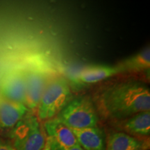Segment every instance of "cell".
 <instances>
[{
    "label": "cell",
    "mask_w": 150,
    "mask_h": 150,
    "mask_svg": "<svg viewBox=\"0 0 150 150\" xmlns=\"http://www.w3.org/2000/svg\"><path fill=\"white\" fill-rule=\"evenodd\" d=\"M0 150H17L11 144L4 141L0 138Z\"/></svg>",
    "instance_id": "obj_15"
},
{
    "label": "cell",
    "mask_w": 150,
    "mask_h": 150,
    "mask_svg": "<svg viewBox=\"0 0 150 150\" xmlns=\"http://www.w3.org/2000/svg\"><path fill=\"white\" fill-rule=\"evenodd\" d=\"M78 144L84 150H105L106 140L104 131L99 127L71 129Z\"/></svg>",
    "instance_id": "obj_9"
},
{
    "label": "cell",
    "mask_w": 150,
    "mask_h": 150,
    "mask_svg": "<svg viewBox=\"0 0 150 150\" xmlns=\"http://www.w3.org/2000/svg\"><path fill=\"white\" fill-rule=\"evenodd\" d=\"M96 102L99 112L105 117L122 120L150 110L149 88L137 81L112 84L99 92Z\"/></svg>",
    "instance_id": "obj_1"
},
{
    "label": "cell",
    "mask_w": 150,
    "mask_h": 150,
    "mask_svg": "<svg viewBox=\"0 0 150 150\" xmlns=\"http://www.w3.org/2000/svg\"><path fill=\"white\" fill-rule=\"evenodd\" d=\"M72 99L67 80L61 76L51 79L38 106V118L40 121H46L56 117Z\"/></svg>",
    "instance_id": "obj_3"
},
{
    "label": "cell",
    "mask_w": 150,
    "mask_h": 150,
    "mask_svg": "<svg viewBox=\"0 0 150 150\" xmlns=\"http://www.w3.org/2000/svg\"><path fill=\"white\" fill-rule=\"evenodd\" d=\"M42 150H51V149H50V146H49L47 142L46 143V145H45V147H44V149H42Z\"/></svg>",
    "instance_id": "obj_16"
},
{
    "label": "cell",
    "mask_w": 150,
    "mask_h": 150,
    "mask_svg": "<svg viewBox=\"0 0 150 150\" xmlns=\"http://www.w3.org/2000/svg\"><path fill=\"white\" fill-rule=\"evenodd\" d=\"M10 139L11 145L17 150H42L47 143L40 120L30 110L11 129Z\"/></svg>",
    "instance_id": "obj_2"
},
{
    "label": "cell",
    "mask_w": 150,
    "mask_h": 150,
    "mask_svg": "<svg viewBox=\"0 0 150 150\" xmlns=\"http://www.w3.org/2000/svg\"><path fill=\"white\" fill-rule=\"evenodd\" d=\"M70 129L97 127L98 116L94 104L88 97L72 99L56 117Z\"/></svg>",
    "instance_id": "obj_4"
},
{
    "label": "cell",
    "mask_w": 150,
    "mask_h": 150,
    "mask_svg": "<svg viewBox=\"0 0 150 150\" xmlns=\"http://www.w3.org/2000/svg\"><path fill=\"white\" fill-rule=\"evenodd\" d=\"M120 73L117 66L90 65L85 67L76 75V81L82 83H95Z\"/></svg>",
    "instance_id": "obj_12"
},
{
    "label": "cell",
    "mask_w": 150,
    "mask_h": 150,
    "mask_svg": "<svg viewBox=\"0 0 150 150\" xmlns=\"http://www.w3.org/2000/svg\"><path fill=\"white\" fill-rule=\"evenodd\" d=\"M0 95L13 102L25 105L24 70L11 71L3 76L0 81Z\"/></svg>",
    "instance_id": "obj_6"
},
{
    "label": "cell",
    "mask_w": 150,
    "mask_h": 150,
    "mask_svg": "<svg viewBox=\"0 0 150 150\" xmlns=\"http://www.w3.org/2000/svg\"><path fill=\"white\" fill-rule=\"evenodd\" d=\"M47 142L48 143V145L50 146V149L51 150H84L83 148L79 145V144L78 145L74 146V147L68 148V149H64V148H61L59 147V146H56L55 145H53V144L50 143V142H48L47 141Z\"/></svg>",
    "instance_id": "obj_14"
},
{
    "label": "cell",
    "mask_w": 150,
    "mask_h": 150,
    "mask_svg": "<svg viewBox=\"0 0 150 150\" xmlns=\"http://www.w3.org/2000/svg\"><path fill=\"white\" fill-rule=\"evenodd\" d=\"M118 127L131 136H149L150 134V110L143 111L119 120Z\"/></svg>",
    "instance_id": "obj_10"
},
{
    "label": "cell",
    "mask_w": 150,
    "mask_h": 150,
    "mask_svg": "<svg viewBox=\"0 0 150 150\" xmlns=\"http://www.w3.org/2000/svg\"><path fill=\"white\" fill-rule=\"evenodd\" d=\"M117 67L120 72L138 73L147 71L149 72V47H147L135 55L124 60Z\"/></svg>",
    "instance_id": "obj_13"
},
{
    "label": "cell",
    "mask_w": 150,
    "mask_h": 150,
    "mask_svg": "<svg viewBox=\"0 0 150 150\" xmlns=\"http://www.w3.org/2000/svg\"><path fill=\"white\" fill-rule=\"evenodd\" d=\"M149 142L125 132L112 133L108 137L105 150H147Z\"/></svg>",
    "instance_id": "obj_11"
},
{
    "label": "cell",
    "mask_w": 150,
    "mask_h": 150,
    "mask_svg": "<svg viewBox=\"0 0 150 150\" xmlns=\"http://www.w3.org/2000/svg\"><path fill=\"white\" fill-rule=\"evenodd\" d=\"M26 83L25 106L29 110L38 108L42 95L51 80V75L47 70L40 66H31L24 70Z\"/></svg>",
    "instance_id": "obj_5"
},
{
    "label": "cell",
    "mask_w": 150,
    "mask_h": 150,
    "mask_svg": "<svg viewBox=\"0 0 150 150\" xmlns=\"http://www.w3.org/2000/svg\"><path fill=\"white\" fill-rule=\"evenodd\" d=\"M47 141L50 143L64 149L72 147L78 145L70 128L60 122L56 117L45 121L43 125Z\"/></svg>",
    "instance_id": "obj_7"
},
{
    "label": "cell",
    "mask_w": 150,
    "mask_h": 150,
    "mask_svg": "<svg viewBox=\"0 0 150 150\" xmlns=\"http://www.w3.org/2000/svg\"><path fill=\"white\" fill-rule=\"evenodd\" d=\"M29 110L25 105L13 102L0 95V129H13Z\"/></svg>",
    "instance_id": "obj_8"
}]
</instances>
